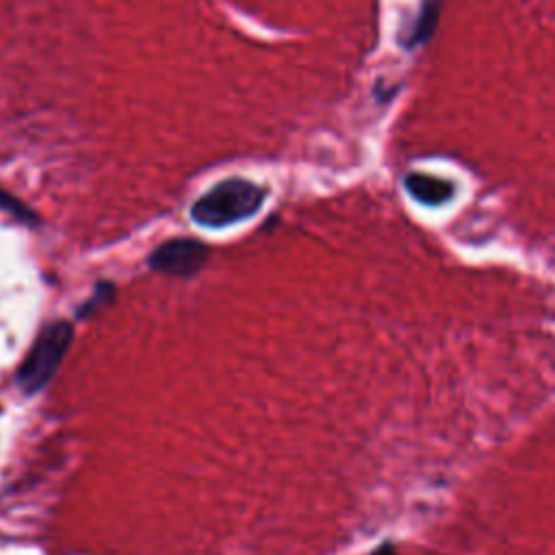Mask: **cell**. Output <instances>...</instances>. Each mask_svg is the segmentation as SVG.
<instances>
[{
  "instance_id": "1",
  "label": "cell",
  "mask_w": 555,
  "mask_h": 555,
  "mask_svg": "<svg viewBox=\"0 0 555 555\" xmlns=\"http://www.w3.org/2000/svg\"><path fill=\"white\" fill-rule=\"evenodd\" d=\"M267 191L245 178H228L208 189L191 206V219L204 228H225L256 215Z\"/></svg>"
},
{
  "instance_id": "2",
  "label": "cell",
  "mask_w": 555,
  "mask_h": 555,
  "mask_svg": "<svg viewBox=\"0 0 555 555\" xmlns=\"http://www.w3.org/2000/svg\"><path fill=\"white\" fill-rule=\"evenodd\" d=\"M74 338V325L67 321L48 323L26 351L15 371V384L24 395H37L56 375Z\"/></svg>"
},
{
  "instance_id": "3",
  "label": "cell",
  "mask_w": 555,
  "mask_h": 555,
  "mask_svg": "<svg viewBox=\"0 0 555 555\" xmlns=\"http://www.w3.org/2000/svg\"><path fill=\"white\" fill-rule=\"evenodd\" d=\"M208 260V247L197 238H169L160 243L147 258L156 273L189 278L195 275Z\"/></svg>"
},
{
  "instance_id": "4",
  "label": "cell",
  "mask_w": 555,
  "mask_h": 555,
  "mask_svg": "<svg viewBox=\"0 0 555 555\" xmlns=\"http://www.w3.org/2000/svg\"><path fill=\"white\" fill-rule=\"evenodd\" d=\"M405 191L425 206H440L453 197V184L449 180L427 176L421 171H410L403 178Z\"/></svg>"
},
{
  "instance_id": "5",
  "label": "cell",
  "mask_w": 555,
  "mask_h": 555,
  "mask_svg": "<svg viewBox=\"0 0 555 555\" xmlns=\"http://www.w3.org/2000/svg\"><path fill=\"white\" fill-rule=\"evenodd\" d=\"M113 299H115V284H111V282H100V284H95L91 297L85 299L82 306L76 310V314H78L80 319H87V317L95 314L100 308L108 306Z\"/></svg>"
},
{
  "instance_id": "6",
  "label": "cell",
  "mask_w": 555,
  "mask_h": 555,
  "mask_svg": "<svg viewBox=\"0 0 555 555\" xmlns=\"http://www.w3.org/2000/svg\"><path fill=\"white\" fill-rule=\"evenodd\" d=\"M436 17H438V7L434 2L425 4L423 11H421V17H418V26H414V33H412V43H418L423 41L431 28L436 26Z\"/></svg>"
},
{
  "instance_id": "7",
  "label": "cell",
  "mask_w": 555,
  "mask_h": 555,
  "mask_svg": "<svg viewBox=\"0 0 555 555\" xmlns=\"http://www.w3.org/2000/svg\"><path fill=\"white\" fill-rule=\"evenodd\" d=\"M0 210H7V212H11L13 217H17V219H22V221H37V217H35V212H30L28 210V206H24L22 202H17L13 195H9V193H4L2 189H0Z\"/></svg>"
}]
</instances>
